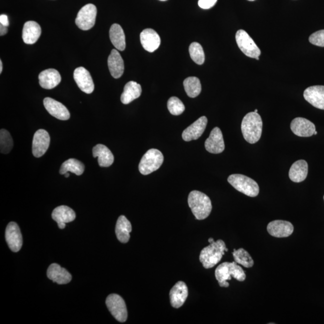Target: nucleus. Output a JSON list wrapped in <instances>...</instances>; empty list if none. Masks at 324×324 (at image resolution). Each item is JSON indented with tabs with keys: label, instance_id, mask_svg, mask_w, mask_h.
I'll list each match as a JSON object with an SVG mask.
<instances>
[{
	"label": "nucleus",
	"instance_id": "nucleus-1",
	"mask_svg": "<svg viewBox=\"0 0 324 324\" xmlns=\"http://www.w3.org/2000/svg\"><path fill=\"white\" fill-rule=\"evenodd\" d=\"M242 132L245 140L250 144L259 141L262 135V120L255 112L246 114L242 122Z\"/></svg>",
	"mask_w": 324,
	"mask_h": 324
},
{
	"label": "nucleus",
	"instance_id": "nucleus-2",
	"mask_svg": "<svg viewBox=\"0 0 324 324\" xmlns=\"http://www.w3.org/2000/svg\"><path fill=\"white\" fill-rule=\"evenodd\" d=\"M188 206L198 220L208 217L212 210V201L206 194L198 190L192 191L188 197Z\"/></svg>",
	"mask_w": 324,
	"mask_h": 324
},
{
	"label": "nucleus",
	"instance_id": "nucleus-3",
	"mask_svg": "<svg viewBox=\"0 0 324 324\" xmlns=\"http://www.w3.org/2000/svg\"><path fill=\"white\" fill-rule=\"evenodd\" d=\"M227 251L228 248L223 240H218L217 242L214 240L200 252V262L206 269L212 268L220 262L224 252Z\"/></svg>",
	"mask_w": 324,
	"mask_h": 324
},
{
	"label": "nucleus",
	"instance_id": "nucleus-4",
	"mask_svg": "<svg viewBox=\"0 0 324 324\" xmlns=\"http://www.w3.org/2000/svg\"><path fill=\"white\" fill-rule=\"evenodd\" d=\"M215 276L220 286L224 288L230 286L228 280L232 277L240 282L244 281L246 278L244 270L236 262L221 264L216 269Z\"/></svg>",
	"mask_w": 324,
	"mask_h": 324
},
{
	"label": "nucleus",
	"instance_id": "nucleus-5",
	"mask_svg": "<svg viewBox=\"0 0 324 324\" xmlns=\"http://www.w3.org/2000/svg\"><path fill=\"white\" fill-rule=\"evenodd\" d=\"M228 182L241 193L250 197H256L260 193V188L258 183L253 179L242 175L232 174L228 178Z\"/></svg>",
	"mask_w": 324,
	"mask_h": 324
},
{
	"label": "nucleus",
	"instance_id": "nucleus-6",
	"mask_svg": "<svg viewBox=\"0 0 324 324\" xmlns=\"http://www.w3.org/2000/svg\"><path fill=\"white\" fill-rule=\"evenodd\" d=\"M164 160V155L161 152L157 149H150L141 158L139 164L140 172L142 175H148L159 169Z\"/></svg>",
	"mask_w": 324,
	"mask_h": 324
},
{
	"label": "nucleus",
	"instance_id": "nucleus-7",
	"mask_svg": "<svg viewBox=\"0 0 324 324\" xmlns=\"http://www.w3.org/2000/svg\"><path fill=\"white\" fill-rule=\"evenodd\" d=\"M108 310L120 322H124L128 319V310L124 300L118 294H110L106 300Z\"/></svg>",
	"mask_w": 324,
	"mask_h": 324
},
{
	"label": "nucleus",
	"instance_id": "nucleus-8",
	"mask_svg": "<svg viewBox=\"0 0 324 324\" xmlns=\"http://www.w3.org/2000/svg\"><path fill=\"white\" fill-rule=\"evenodd\" d=\"M236 39L240 50L246 56L255 59L260 56V48L244 30H238L236 33Z\"/></svg>",
	"mask_w": 324,
	"mask_h": 324
},
{
	"label": "nucleus",
	"instance_id": "nucleus-9",
	"mask_svg": "<svg viewBox=\"0 0 324 324\" xmlns=\"http://www.w3.org/2000/svg\"><path fill=\"white\" fill-rule=\"evenodd\" d=\"M97 16V8L92 4L84 6L78 12L75 23L78 28L86 31L92 28L95 25Z\"/></svg>",
	"mask_w": 324,
	"mask_h": 324
},
{
	"label": "nucleus",
	"instance_id": "nucleus-10",
	"mask_svg": "<svg viewBox=\"0 0 324 324\" xmlns=\"http://www.w3.org/2000/svg\"><path fill=\"white\" fill-rule=\"evenodd\" d=\"M50 136L48 132L40 129L36 132L33 137L32 152L34 157L41 158L45 154L50 144Z\"/></svg>",
	"mask_w": 324,
	"mask_h": 324
},
{
	"label": "nucleus",
	"instance_id": "nucleus-11",
	"mask_svg": "<svg viewBox=\"0 0 324 324\" xmlns=\"http://www.w3.org/2000/svg\"><path fill=\"white\" fill-rule=\"evenodd\" d=\"M6 240L12 252H19L22 248V234L19 226L15 222H10L6 228Z\"/></svg>",
	"mask_w": 324,
	"mask_h": 324
},
{
	"label": "nucleus",
	"instance_id": "nucleus-12",
	"mask_svg": "<svg viewBox=\"0 0 324 324\" xmlns=\"http://www.w3.org/2000/svg\"><path fill=\"white\" fill-rule=\"evenodd\" d=\"M290 129L294 134L300 137L313 136L316 127L313 122L302 117L294 118L290 123Z\"/></svg>",
	"mask_w": 324,
	"mask_h": 324
},
{
	"label": "nucleus",
	"instance_id": "nucleus-13",
	"mask_svg": "<svg viewBox=\"0 0 324 324\" xmlns=\"http://www.w3.org/2000/svg\"><path fill=\"white\" fill-rule=\"evenodd\" d=\"M74 78L81 91L91 94L94 91V84L90 72L83 67L75 69Z\"/></svg>",
	"mask_w": 324,
	"mask_h": 324
},
{
	"label": "nucleus",
	"instance_id": "nucleus-14",
	"mask_svg": "<svg viewBox=\"0 0 324 324\" xmlns=\"http://www.w3.org/2000/svg\"><path fill=\"white\" fill-rule=\"evenodd\" d=\"M205 147L206 151L212 154H220L224 151L225 146L223 134L220 128L216 127L212 129L210 136L206 140Z\"/></svg>",
	"mask_w": 324,
	"mask_h": 324
},
{
	"label": "nucleus",
	"instance_id": "nucleus-15",
	"mask_svg": "<svg viewBox=\"0 0 324 324\" xmlns=\"http://www.w3.org/2000/svg\"><path fill=\"white\" fill-rule=\"evenodd\" d=\"M208 120L205 116H201L193 124L186 128L182 134L183 140L188 142L192 140H196L200 138L206 130Z\"/></svg>",
	"mask_w": 324,
	"mask_h": 324
},
{
	"label": "nucleus",
	"instance_id": "nucleus-16",
	"mask_svg": "<svg viewBox=\"0 0 324 324\" xmlns=\"http://www.w3.org/2000/svg\"><path fill=\"white\" fill-rule=\"evenodd\" d=\"M267 231L272 236L284 238L290 236L294 232V226L290 222L277 220L270 222Z\"/></svg>",
	"mask_w": 324,
	"mask_h": 324
},
{
	"label": "nucleus",
	"instance_id": "nucleus-17",
	"mask_svg": "<svg viewBox=\"0 0 324 324\" xmlns=\"http://www.w3.org/2000/svg\"><path fill=\"white\" fill-rule=\"evenodd\" d=\"M305 100L318 109L324 110V86L308 87L304 92Z\"/></svg>",
	"mask_w": 324,
	"mask_h": 324
},
{
	"label": "nucleus",
	"instance_id": "nucleus-18",
	"mask_svg": "<svg viewBox=\"0 0 324 324\" xmlns=\"http://www.w3.org/2000/svg\"><path fill=\"white\" fill-rule=\"evenodd\" d=\"M188 288L182 281L177 282L170 290V304L174 308H181L188 296Z\"/></svg>",
	"mask_w": 324,
	"mask_h": 324
},
{
	"label": "nucleus",
	"instance_id": "nucleus-19",
	"mask_svg": "<svg viewBox=\"0 0 324 324\" xmlns=\"http://www.w3.org/2000/svg\"><path fill=\"white\" fill-rule=\"evenodd\" d=\"M44 104L48 112L51 116L60 120H68L70 118V114L64 104L50 98L44 99Z\"/></svg>",
	"mask_w": 324,
	"mask_h": 324
},
{
	"label": "nucleus",
	"instance_id": "nucleus-20",
	"mask_svg": "<svg viewBox=\"0 0 324 324\" xmlns=\"http://www.w3.org/2000/svg\"><path fill=\"white\" fill-rule=\"evenodd\" d=\"M140 43L144 48V50L148 51L149 52H154L157 50L160 44V38L155 32L152 28H147L143 30L140 34Z\"/></svg>",
	"mask_w": 324,
	"mask_h": 324
},
{
	"label": "nucleus",
	"instance_id": "nucleus-21",
	"mask_svg": "<svg viewBox=\"0 0 324 324\" xmlns=\"http://www.w3.org/2000/svg\"><path fill=\"white\" fill-rule=\"evenodd\" d=\"M52 218L58 224L60 229L62 230L66 227V224L73 222L76 218V214L70 207L62 206L53 210Z\"/></svg>",
	"mask_w": 324,
	"mask_h": 324
},
{
	"label": "nucleus",
	"instance_id": "nucleus-22",
	"mask_svg": "<svg viewBox=\"0 0 324 324\" xmlns=\"http://www.w3.org/2000/svg\"><path fill=\"white\" fill-rule=\"evenodd\" d=\"M47 276L50 280L59 284H68L72 280V275L67 270L58 264H50L47 270Z\"/></svg>",
	"mask_w": 324,
	"mask_h": 324
},
{
	"label": "nucleus",
	"instance_id": "nucleus-23",
	"mask_svg": "<svg viewBox=\"0 0 324 324\" xmlns=\"http://www.w3.org/2000/svg\"><path fill=\"white\" fill-rule=\"evenodd\" d=\"M39 84L42 88L51 90L61 82L62 77L58 71L54 68L46 69L38 75Z\"/></svg>",
	"mask_w": 324,
	"mask_h": 324
},
{
	"label": "nucleus",
	"instance_id": "nucleus-24",
	"mask_svg": "<svg viewBox=\"0 0 324 324\" xmlns=\"http://www.w3.org/2000/svg\"><path fill=\"white\" fill-rule=\"evenodd\" d=\"M108 68L110 74L115 79L121 77L124 73V61L118 51L112 50L108 59Z\"/></svg>",
	"mask_w": 324,
	"mask_h": 324
},
{
	"label": "nucleus",
	"instance_id": "nucleus-25",
	"mask_svg": "<svg viewBox=\"0 0 324 324\" xmlns=\"http://www.w3.org/2000/svg\"><path fill=\"white\" fill-rule=\"evenodd\" d=\"M41 27L35 21L30 20L24 24L22 30V38L24 43L32 44L38 40L41 35Z\"/></svg>",
	"mask_w": 324,
	"mask_h": 324
},
{
	"label": "nucleus",
	"instance_id": "nucleus-26",
	"mask_svg": "<svg viewBox=\"0 0 324 324\" xmlns=\"http://www.w3.org/2000/svg\"><path fill=\"white\" fill-rule=\"evenodd\" d=\"M92 155L94 158H98V164L100 167H109L114 163L112 152L103 144H98L92 148Z\"/></svg>",
	"mask_w": 324,
	"mask_h": 324
},
{
	"label": "nucleus",
	"instance_id": "nucleus-27",
	"mask_svg": "<svg viewBox=\"0 0 324 324\" xmlns=\"http://www.w3.org/2000/svg\"><path fill=\"white\" fill-rule=\"evenodd\" d=\"M308 174V164L304 160H297L291 166L289 176L291 181L300 182L307 178Z\"/></svg>",
	"mask_w": 324,
	"mask_h": 324
},
{
	"label": "nucleus",
	"instance_id": "nucleus-28",
	"mask_svg": "<svg viewBox=\"0 0 324 324\" xmlns=\"http://www.w3.org/2000/svg\"><path fill=\"white\" fill-rule=\"evenodd\" d=\"M132 228L130 222L124 216H120L116 226V234L117 239L122 243H126L130 239V233Z\"/></svg>",
	"mask_w": 324,
	"mask_h": 324
},
{
	"label": "nucleus",
	"instance_id": "nucleus-29",
	"mask_svg": "<svg viewBox=\"0 0 324 324\" xmlns=\"http://www.w3.org/2000/svg\"><path fill=\"white\" fill-rule=\"evenodd\" d=\"M141 93H142V88L140 84L134 81H130L126 84L124 92L121 96V101L123 104H129L135 99L140 98Z\"/></svg>",
	"mask_w": 324,
	"mask_h": 324
},
{
	"label": "nucleus",
	"instance_id": "nucleus-30",
	"mask_svg": "<svg viewBox=\"0 0 324 324\" xmlns=\"http://www.w3.org/2000/svg\"><path fill=\"white\" fill-rule=\"evenodd\" d=\"M110 38L111 42L117 50L122 51L125 50V34L119 24H114L111 26L110 30Z\"/></svg>",
	"mask_w": 324,
	"mask_h": 324
},
{
	"label": "nucleus",
	"instance_id": "nucleus-31",
	"mask_svg": "<svg viewBox=\"0 0 324 324\" xmlns=\"http://www.w3.org/2000/svg\"><path fill=\"white\" fill-rule=\"evenodd\" d=\"M85 170V166L82 162L75 158H70L66 160L62 165L60 168V174L65 175L66 173L71 172L76 176H80Z\"/></svg>",
	"mask_w": 324,
	"mask_h": 324
},
{
	"label": "nucleus",
	"instance_id": "nucleus-32",
	"mask_svg": "<svg viewBox=\"0 0 324 324\" xmlns=\"http://www.w3.org/2000/svg\"><path fill=\"white\" fill-rule=\"evenodd\" d=\"M185 92L188 97L194 98L200 95L201 92L200 80L196 77L191 76L186 78L183 82Z\"/></svg>",
	"mask_w": 324,
	"mask_h": 324
},
{
	"label": "nucleus",
	"instance_id": "nucleus-33",
	"mask_svg": "<svg viewBox=\"0 0 324 324\" xmlns=\"http://www.w3.org/2000/svg\"><path fill=\"white\" fill-rule=\"evenodd\" d=\"M234 260L237 264L246 267L251 268L254 265V260L252 259L250 254L244 248H239L238 250L234 249L232 253Z\"/></svg>",
	"mask_w": 324,
	"mask_h": 324
},
{
	"label": "nucleus",
	"instance_id": "nucleus-34",
	"mask_svg": "<svg viewBox=\"0 0 324 324\" xmlns=\"http://www.w3.org/2000/svg\"><path fill=\"white\" fill-rule=\"evenodd\" d=\"M189 54L191 58L197 64H202L205 62V54L201 45L198 42H193L189 46Z\"/></svg>",
	"mask_w": 324,
	"mask_h": 324
},
{
	"label": "nucleus",
	"instance_id": "nucleus-35",
	"mask_svg": "<svg viewBox=\"0 0 324 324\" xmlns=\"http://www.w3.org/2000/svg\"><path fill=\"white\" fill-rule=\"evenodd\" d=\"M13 140L10 134L5 129L0 131V150L2 154H8L13 148Z\"/></svg>",
	"mask_w": 324,
	"mask_h": 324
},
{
	"label": "nucleus",
	"instance_id": "nucleus-36",
	"mask_svg": "<svg viewBox=\"0 0 324 324\" xmlns=\"http://www.w3.org/2000/svg\"><path fill=\"white\" fill-rule=\"evenodd\" d=\"M168 109L172 115L179 116L184 112L185 106L178 98L172 97L168 101Z\"/></svg>",
	"mask_w": 324,
	"mask_h": 324
},
{
	"label": "nucleus",
	"instance_id": "nucleus-37",
	"mask_svg": "<svg viewBox=\"0 0 324 324\" xmlns=\"http://www.w3.org/2000/svg\"><path fill=\"white\" fill-rule=\"evenodd\" d=\"M309 42L312 44L320 47H324V30L316 32L308 38Z\"/></svg>",
	"mask_w": 324,
	"mask_h": 324
},
{
	"label": "nucleus",
	"instance_id": "nucleus-38",
	"mask_svg": "<svg viewBox=\"0 0 324 324\" xmlns=\"http://www.w3.org/2000/svg\"><path fill=\"white\" fill-rule=\"evenodd\" d=\"M218 0H199L198 5L203 9H209L214 6Z\"/></svg>",
	"mask_w": 324,
	"mask_h": 324
},
{
	"label": "nucleus",
	"instance_id": "nucleus-39",
	"mask_svg": "<svg viewBox=\"0 0 324 324\" xmlns=\"http://www.w3.org/2000/svg\"><path fill=\"white\" fill-rule=\"evenodd\" d=\"M0 24L1 25L8 26H9L8 16L6 14H1L0 16Z\"/></svg>",
	"mask_w": 324,
	"mask_h": 324
},
{
	"label": "nucleus",
	"instance_id": "nucleus-40",
	"mask_svg": "<svg viewBox=\"0 0 324 324\" xmlns=\"http://www.w3.org/2000/svg\"><path fill=\"white\" fill-rule=\"evenodd\" d=\"M8 32V26H6L2 25L0 26V35L1 36H4L7 34Z\"/></svg>",
	"mask_w": 324,
	"mask_h": 324
},
{
	"label": "nucleus",
	"instance_id": "nucleus-41",
	"mask_svg": "<svg viewBox=\"0 0 324 324\" xmlns=\"http://www.w3.org/2000/svg\"><path fill=\"white\" fill-rule=\"evenodd\" d=\"M2 63L1 60V61H0V74L2 73Z\"/></svg>",
	"mask_w": 324,
	"mask_h": 324
},
{
	"label": "nucleus",
	"instance_id": "nucleus-42",
	"mask_svg": "<svg viewBox=\"0 0 324 324\" xmlns=\"http://www.w3.org/2000/svg\"><path fill=\"white\" fill-rule=\"evenodd\" d=\"M68 176H69V173H68V172L66 173V174H65V177H66V178H68Z\"/></svg>",
	"mask_w": 324,
	"mask_h": 324
},
{
	"label": "nucleus",
	"instance_id": "nucleus-43",
	"mask_svg": "<svg viewBox=\"0 0 324 324\" xmlns=\"http://www.w3.org/2000/svg\"><path fill=\"white\" fill-rule=\"evenodd\" d=\"M318 134V132L316 131H315L314 133V134L316 135V134Z\"/></svg>",
	"mask_w": 324,
	"mask_h": 324
},
{
	"label": "nucleus",
	"instance_id": "nucleus-44",
	"mask_svg": "<svg viewBox=\"0 0 324 324\" xmlns=\"http://www.w3.org/2000/svg\"><path fill=\"white\" fill-rule=\"evenodd\" d=\"M254 112H258V110H255L254 111Z\"/></svg>",
	"mask_w": 324,
	"mask_h": 324
},
{
	"label": "nucleus",
	"instance_id": "nucleus-45",
	"mask_svg": "<svg viewBox=\"0 0 324 324\" xmlns=\"http://www.w3.org/2000/svg\"><path fill=\"white\" fill-rule=\"evenodd\" d=\"M248 1L254 2V1H255V0H248Z\"/></svg>",
	"mask_w": 324,
	"mask_h": 324
},
{
	"label": "nucleus",
	"instance_id": "nucleus-46",
	"mask_svg": "<svg viewBox=\"0 0 324 324\" xmlns=\"http://www.w3.org/2000/svg\"><path fill=\"white\" fill-rule=\"evenodd\" d=\"M160 1L164 2V1H167V0H160Z\"/></svg>",
	"mask_w": 324,
	"mask_h": 324
},
{
	"label": "nucleus",
	"instance_id": "nucleus-47",
	"mask_svg": "<svg viewBox=\"0 0 324 324\" xmlns=\"http://www.w3.org/2000/svg\"></svg>",
	"mask_w": 324,
	"mask_h": 324
}]
</instances>
